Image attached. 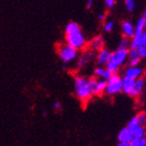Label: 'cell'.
I'll use <instances>...</instances> for the list:
<instances>
[{
    "instance_id": "obj_28",
    "label": "cell",
    "mask_w": 146,
    "mask_h": 146,
    "mask_svg": "<svg viewBox=\"0 0 146 146\" xmlns=\"http://www.w3.org/2000/svg\"><path fill=\"white\" fill-rule=\"evenodd\" d=\"M93 3H94V2H93L92 0H88L87 3H86V7H87L88 9H90V8L93 6Z\"/></svg>"
},
{
    "instance_id": "obj_7",
    "label": "cell",
    "mask_w": 146,
    "mask_h": 146,
    "mask_svg": "<svg viewBox=\"0 0 146 146\" xmlns=\"http://www.w3.org/2000/svg\"><path fill=\"white\" fill-rule=\"evenodd\" d=\"M87 47L88 50L97 53L99 52L101 49H103L104 47V40H103L102 36H96L93 39H91V41L87 42Z\"/></svg>"
},
{
    "instance_id": "obj_9",
    "label": "cell",
    "mask_w": 146,
    "mask_h": 146,
    "mask_svg": "<svg viewBox=\"0 0 146 146\" xmlns=\"http://www.w3.org/2000/svg\"><path fill=\"white\" fill-rule=\"evenodd\" d=\"M144 70L140 66H127L125 70V77L134 81L142 78Z\"/></svg>"
},
{
    "instance_id": "obj_2",
    "label": "cell",
    "mask_w": 146,
    "mask_h": 146,
    "mask_svg": "<svg viewBox=\"0 0 146 146\" xmlns=\"http://www.w3.org/2000/svg\"><path fill=\"white\" fill-rule=\"evenodd\" d=\"M96 80L97 79H88L83 76H79L75 78V82H74L75 94L82 102L89 100L94 95V87Z\"/></svg>"
},
{
    "instance_id": "obj_22",
    "label": "cell",
    "mask_w": 146,
    "mask_h": 146,
    "mask_svg": "<svg viewBox=\"0 0 146 146\" xmlns=\"http://www.w3.org/2000/svg\"><path fill=\"white\" fill-rule=\"evenodd\" d=\"M113 27H115V23L112 21H105L104 25H103V30L105 32H111Z\"/></svg>"
},
{
    "instance_id": "obj_11",
    "label": "cell",
    "mask_w": 146,
    "mask_h": 146,
    "mask_svg": "<svg viewBox=\"0 0 146 146\" xmlns=\"http://www.w3.org/2000/svg\"><path fill=\"white\" fill-rule=\"evenodd\" d=\"M122 32H123V35H124L125 38H128V39H131L133 35H134V32H135V27L134 25L132 24V23L128 22H123L122 23Z\"/></svg>"
},
{
    "instance_id": "obj_18",
    "label": "cell",
    "mask_w": 146,
    "mask_h": 146,
    "mask_svg": "<svg viewBox=\"0 0 146 146\" xmlns=\"http://www.w3.org/2000/svg\"><path fill=\"white\" fill-rule=\"evenodd\" d=\"M105 68H106L107 71L110 72L111 75H115V74H117V73H119V66H115V63L111 62V61H110V62L107 63L106 66H105Z\"/></svg>"
},
{
    "instance_id": "obj_4",
    "label": "cell",
    "mask_w": 146,
    "mask_h": 146,
    "mask_svg": "<svg viewBox=\"0 0 146 146\" xmlns=\"http://www.w3.org/2000/svg\"><path fill=\"white\" fill-rule=\"evenodd\" d=\"M123 86V78L119 75H111L110 80L106 82V88L105 92L108 95H115L122 92Z\"/></svg>"
},
{
    "instance_id": "obj_16",
    "label": "cell",
    "mask_w": 146,
    "mask_h": 146,
    "mask_svg": "<svg viewBox=\"0 0 146 146\" xmlns=\"http://www.w3.org/2000/svg\"><path fill=\"white\" fill-rule=\"evenodd\" d=\"M138 127H140V125H139L138 123V119H137V117L135 115V117H133L129 121V123H128V125H127V129L129 130L131 133H133V132L135 131V130L138 128Z\"/></svg>"
},
{
    "instance_id": "obj_17",
    "label": "cell",
    "mask_w": 146,
    "mask_h": 146,
    "mask_svg": "<svg viewBox=\"0 0 146 146\" xmlns=\"http://www.w3.org/2000/svg\"><path fill=\"white\" fill-rule=\"evenodd\" d=\"M129 48H130V39L123 37L122 39H121V41H119V47H117V49L129 50Z\"/></svg>"
},
{
    "instance_id": "obj_31",
    "label": "cell",
    "mask_w": 146,
    "mask_h": 146,
    "mask_svg": "<svg viewBox=\"0 0 146 146\" xmlns=\"http://www.w3.org/2000/svg\"><path fill=\"white\" fill-rule=\"evenodd\" d=\"M117 146H128V144H126V143H119Z\"/></svg>"
},
{
    "instance_id": "obj_23",
    "label": "cell",
    "mask_w": 146,
    "mask_h": 146,
    "mask_svg": "<svg viewBox=\"0 0 146 146\" xmlns=\"http://www.w3.org/2000/svg\"><path fill=\"white\" fill-rule=\"evenodd\" d=\"M111 77V74L110 73V72L107 71L106 68H104V71H103L102 75H101V77H100V79L102 81H105V82H107V81L110 80V78Z\"/></svg>"
},
{
    "instance_id": "obj_29",
    "label": "cell",
    "mask_w": 146,
    "mask_h": 146,
    "mask_svg": "<svg viewBox=\"0 0 146 146\" xmlns=\"http://www.w3.org/2000/svg\"><path fill=\"white\" fill-rule=\"evenodd\" d=\"M105 19H106V15H105V13H101V15H98V20L102 21V22H105Z\"/></svg>"
},
{
    "instance_id": "obj_12",
    "label": "cell",
    "mask_w": 146,
    "mask_h": 146,
    "mask_svg": "<svg viewBox=\"0 0 146 146\" xmlns=\"http://www.w3.org/2000/svg\"><path fill=\"white\" fill-rule=\"evenodd\" d=\"M117 140H119V143L129 144L133 140V135L127 128H124L119 131V135H117Z\"/></svg>"
},
{
    "instance_id": "obj_24",
    "label": "cell",
    "mask_w": 146,
    "mask_h": 146,
    "mask_svg": "<svg viewBox=\"0 0 146 146\" xmlns=\"http://www.w3.org/2000/svg\"><path fill=\"white\" fill-rule=\"evenodd\" d=\"M103 71H104V68H102V66H96V68H94V75L96 76L97 78H100L101 75H102Z\"/></svg>"
},
{
    "instance_id": "obj_5",
    "label": "cell",
    "mask_w": 146,
    "mask_h": 146,
    "mask_svg": "<svg viewBox=\"0 0 146 146\" xmlns=\"http://www.w3.org/2000/svg\"><path fill=\"white\" fill-rule=\"evenodd\" d=\"M128 51L129 50H123V49H117L115 51L111 52V57L110 61L113 62L115 66L121 68L124 66L126 61L128 60Z\"/></svg>"
},
{
    "instance_id": "obj_27",
    "label": "cell",
    "mask_w": 146,
    "mask_h": 146,
    "mask_svg": "<svg viewBox=\"0 0 146 146\" xmlns=\"http://www.w3.org/2000/svg\"><path fill=\"white\" fill-rule=\"evenodd\" d=\"M128 146H139V140L133 139V140H132V141L128 144Z\"/></svg>"
},
{
    "instance_id": "obj_20",
    "label": "cell",
    "mask_w": 146,
    "mask_h": 146,
    "mask_svg": "<svg viewBox=\"0 0 146 146\" xmlns=\"http://www.w3.org/2000/svg\"><path fill=\"white\" fill-rule=\"evenodd\" d=\"M137 117V119H138V123L139 125L141 127H145V124H146V115L144 111H141L139 112L138 115H136Z\"/></svg>"
},
{
    "instance_id": "obj_19",
    "label": "cell",
    "mask_w": 146,
    "mask_h": 146,
    "mask_svg": "<svg viewBox=\"0 0 146 146\" xmlns=\"http://www.w3.org/2000/svg\"><path fill=\"white\" fill-rule=\"evenodd\" d=\"M128 59L129 60H141L136 49H129V51H128Z\"/></svg>"
},
{
    "instance_id": "obj_30",
    "label": "cell",
    "mask_w": 146,
    "mask_h": 146,
    "mask_svg": "<svg viewBox=\"0 0 146 146\" xmlns=\"http://www.w3.org/2000/svg\"><path fill=\"white\" fill-rule=\"evenodd\" d=\"M139 146H146V139L145 138L139 140Z\"/></svg>"
},
{
    "instance_id": "obj_25",
    "label": "cell",
    "mask_w": 146,
    "mask_h": 146,
    "mask_svg": "<svg viewBox=\"0 0 146 146\" xmlns=\"http://www.w3.org/2000/svg\"><path fill=\"white\" fill-rule=\"evenodd\" d=\"M115 0H105L104 1V4L105 6H106V8H108V9H110V8H112L113 6L115 5Z\"/></svg>"
},
{
    "instance_id": "obj_14",
    "label": "cell",
    "mask_w": 146,
    "mask_h": 146,
    "mask_svg": "<svg viewBox=\"0 0 146 146\" xmlns=\"http://www.w3.org/2000/svg\"><path fill=\"white\" fill-rule=\"evenodd\" d=\"M105 88H106V82L102 80H96L94 87V95L96 96H101L103 92H105Z\"/></svg>"
},
{
    "instance_id": "obj_26",
    "label": "cell",
    "mask_w": 146,
    "mask_h": 146,
    "mask_svg": "<svg viewBox=\"0 0 146 146\" xmlns=\"http://www.w3.org/2000/svg\"><path fill=\"white\" fill-rule=\"evenodd\" d=\"M53 110H55V111H59V110H61V104H60V102L56 101V102L54 103V105H53Z\"/></svg>"
},
{
    "instance_id": "obj_6",
    "label": "cell",
    "mask_w": 146,
    "mask_h": 146,
    "mask_svg": "<svg viewBox=\"0 0 146 146\" xmlns=\"http://www.w3.org/2000/svg\"><path fill=\"white\" fill-rule=\"evenodd\" d=\"M96 53L90 51V50H86L83 53L81 54L78 57V61H77V66L79 68H84L86 66H88L93 59H95Z\"/></svg>"
},
{
    "instance_id": "obj_1",
    "label": "cell",
    "mask_w": 146,
    "mask_h": 146,
    "mask_svg": "<svg viewBox=\"0 0 146 146\" xmlns=\"http://www.w3.org/2000/svg\"><path fill=\"white\" fill-rule=\"evenodd\" d=\"M64 39L66 44L74 47L78 51L84 50L87 47V41L84 36L80 25L76 22H70L66 26Z\"/></svg>"
},
{
    "instance_id": "obj_13",
    "label": "cell",
    "mask_w": 146,
    "mask_h": 146,
    "mask_svg": "<svg viewBox=\"0 0 146 146\" xmlns=\"http://www.w3.org/2000/svg\"><path fill=\"white\" fill-rule=\"evenodd\" d=\"M134 80L124 77L123 78V86H122V92L125 93L128 96H132V91L134 87Z\"/></svg>"
},
{
    "instance_id": "obj_3",
    "label": "cell",
    "mask_w": 146,
    "mask_h": 146,
    "mask_svg": "<svg viewBox=\"0 0 146 146\" xmlns=\"http://www.w3.org/2000/svg\"><path fill=\"white\" fill-rule=\"evenodd\" d=\"M57 54L63 63H70L79 57V51L68 44H59L57 46Z\"/></svg>"
},
{
    "instance_id": "obj_15",
    "label": "cell",
    "mask_w": 146,
    "mask_h": 146,
    "mask_svg": "<svg viewBox=\"0 0 146 146\" xmlns=\"http://www.w3.org/2000/svg\"><path fill=\"white\" fill-rule=\"evenodd\" d=\"M132 135H133V139H136V140H141V139L145 138V127H138L132 133Z\"/></svg>"
},
{
    "instance_id": "obj_21",
    "label": "cell",
    "mask_w": 146,
    "mask_h": 146,
    "mask_svg": "<svg viewBox=\"0 0 146 146\" xmlns=\"http://www.w3.org/2000/svg\"><path fill=\"white\" fill-rule=\"evenodd\" d=\"M125 6H126V9L128 10V11H130V12L134 11L135 1L134 0H126V1H125Z\"/></svg>"
},
{
    "instance_id": "obj_10",
    "label": "cell",
    "mask_w": 146,
    "mask_h": 146,
    "mask_svg": "<svg viewBox=\"0 0 146 146\" xmlns=\"http://www.w3.org/2000/svg\"><path fill=\"white\" fill-rule=\"evenodd\" d=\"M144 87H145V79L143 77L138 79V80H135L131 97H139V96H141L144 91Z\"/></svg>"
},
{
    "instance_id": "obj_8",
    "label": "cell",
    "mask_w": 146,
    "mask_h": 146,
    "mask_svg": "<svg viewBox=\"0 0 146 146\" xmlns=\"http://www.w3.org/2000/svg\"><path fill=\"white\" fill-rule=\"evenodd\" d=\"M110 57H111V51L103 48L99 52L96 53L95 59H96V62L98 63V66L104 68V66H106L107 63L110 61Z\"/></svg>"
}]
</instances>
